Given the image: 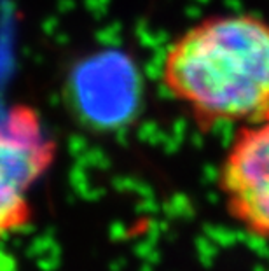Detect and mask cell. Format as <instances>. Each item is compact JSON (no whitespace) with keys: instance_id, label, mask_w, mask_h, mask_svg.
I'll list each match as a JSON object with an SVG mask.
<instances>
[{"instance_id":"cell-1","label":"cell","mask_w":269,"mask_h":271,"mask_svg":"<svg viewBox=\"0 0 269 271\" xmlns=\"http://www.w3.org/2000/svg\"><path fill=\"white\" fill-rule=\"evenodd\" d=\"M161 82L200 128L253 124L269 117V21L217 14L166 49Z\"/></svg>"},{"instance_id":"cell-2","label":"cell","mask_w":269,"mask_h":271,"mask_svg":"<svg viewBox=\"0 0 269 271\" xmlns=\"http://www.w3.org/2000/svg\"><path fill=\"white\" fill-rule=\"evenodd\" d=\"M54 154L56 145L32 109H13L0 124V240L28 226V193L53 164Z\"/></svg>"},{"instance_id":"cell-3","label":"cell","mask_w":269,"mask_h":271,"mask_svg":"<svg viewBox=\"0 0 269 271\" xmlns=\"http://www.w3.org/2000/svg\"><path fill=\"white\" fill-rule=\"evenodd\" d=\"M219 189L233 221L269 241V117L238 131L220 164Z\"/></svg>"}]
</instances>
